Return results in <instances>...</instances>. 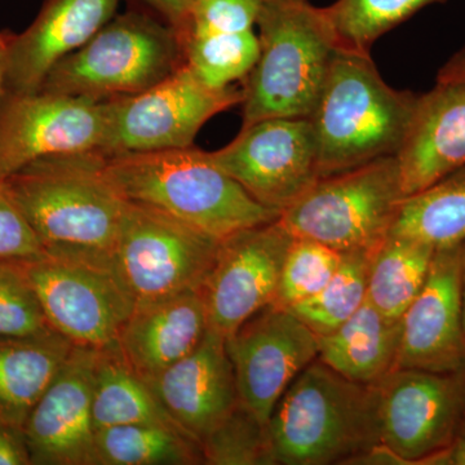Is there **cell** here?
<instances>
[{
	"label": "cell",
	"mask_w": 465,
	"mask_h": 465,
	"mask_svg": "<svg viewBox=\"0 0 465 465\" xmlns=\"http://www.w3.org/2000/svg\"><path fill=\"white\" fill-rule=\"evenodd\" d=\"M256 25L260 51L242 81V127L268 118H309L338 50L323 8L308 0H264Z\"/></svg>",
	"instance_id": "cell-5"
},
{
	"label": "cell",
	"mask_w": 465,
	"mask_h": 465,
	"mask_svg": "<svg viewBox=\"0 0 465 465\" xmlns=\"http://www.w3.org/2000/svg\"><path fill=\"white\" fill-rule=\"evenodd\" d=\"M109 100L52 92H5L0 100V180L36 159L108 149Z\"/></svg>",
	"instance_id": "cell-11"
},
{
	"label": "cell",
	"mask_w": 465,
	"mask_h": 465,
	"mask_svg": "<svg viewBox=\"0 0 465 465\" xmlns=\"http://www.w3.org/2000/svg\"><path fill=\"white\" fill-rule=\"evenodd\" d=\"M405 198L399 159L391 155L322 177L278 220L293 237L339 252H374Z\"/></svg>",
	"instance_id": "cell-7"
},
{
	"label": "cell",
	"mask_w": 465,
	"mask_h": 465,
	"mask_svg": "<svg viewBox=\"0 0 465 465\" xmlns=\"http://www.w3.org/2000/svg\"><path fill=\"white\" fill-rule=\"evenodd\" d=\"M105 173L125 200L158 208L219 241L280 219L194 145L108 154Z\"/></svg>",
	"instance_id": "cell-2"
},
{
	"label": "cell",
	"mask_w": 465,
	"mask_h": 465,
	"mask_svg": "<svg viewBox=\"0 0 465 465\" xmlns=\"http://www.w3.org/2000/svg\"><path fill=\"white\" fill-rule=\"evenodd\" d=\"M219 240L158 208L128 201L112 256L113 273L134 308L200 290Z\"/></svg>",
	"instance_id": "cell-8"
},
{
	"label": "cell",
	"mask_w": 465,
	"mask_h": 465,
	"mask_svg": "<svg viewBox=\"0 0 465 465\" xmlns=\"http://www.w3.org/2000/svg\"><path fill=\"white\" fill-rule=\"evenodd\" d=\"M341 259V252L320 242L293 237L284 258L273 305L291 309L313 298L331 280Z\"/></svg>",
	"instance_id": "cell-32"
},
{
	"label": "cell",
	"mask_w": 465,
	"mask_h": 465,
	"mask_svg": "<svg viewBox=\"0 0 465 465\" xmlns=\"http://www.w3.org/2000/svg\"><path fill=\"white\" fill-rule=\"evenodd\" d=\"M0 465H32L25 434L0 421Z\"/></svg>",
	"instance_id": "cell-36"
},
{
	"label": "cell",
	"mask_w": 465,
	"mask_h": 465,
	"mask_svg": "<svg viewBox=\"0 0 465 465\" xmlns=\"http://www.w3.org/2000/svg\"><path fill=\"white\" fill-rule=\"evenodd\" d=\"M448 0H336L323 8L339 50L371 54L379 38L420 9Z\"/></svg>",
	"instance_id": "cell-28"
},
{
	"label": "cell",
	"mask_w": 465,
	"mask_h": 465,
	"mask_svg": "<svg viewBox=\"0 0 465 465\" xmlns=\"http://www.w3.org/2000/svg\"><path fill=\"white\" fill-rule=\"evenodd\" d=\"M148 382L179 430L200 448L240 403L225 338L211 329L192 353Z\"/></svg>",
	"instance_id": "cell-18"
},
{
	"label": "cell",
	"mask_w": 465,
	"mask_h": 465,
	"mask_svg": "<svg viewBox=\"0 0 465 465\" xmlns=\"http://www.w3.org/2000/svg\"><path fill=\"white\" fill-rule=\"evenodd\" d=\"M5 43L0 45V100L5 94Z\"/></svg>",
	"instance_id": "cell-40"
},
{
	"label": "cell",
	"mask_w": 465,
	"mask_h": 465,
	"mask_svg": "<svg viewBox=\"0 0 465 465\" xmlns=\"http://www.w3.org/2000/svg\"><path fill=\"white\" fill-rule=\"evenodd\" d=\"M194 464H204L200 445L168 425H114L94 433V465Z\"/></svg>",
	"instance_id": "cell-27"
},
{
	"label": "cell",
	"mask_w": 465,
	"mask_h": 465,
	"mask_svg": "<svg viewBox=\"0 0 465 465\" xmlns=\"http://www.w3.org/2000/svg\"><path fill=\"white\" fill-rule=\"evenodd\" d=\"M401 331V320L385 317L366 300L347 322L318 338L317 358L349 381L376 385L397 369Z\"/></svg>",
	"instance_id": "cell-22"
},
{
	"label": "cell",
	"mask_w": 465,
	"mask_h": 465,
	"mask_svg": "<svg viewBox=\"0 0 465 465\" xmlns=\"http://www.w3.org/2000/svg\"><path fill=\"white\" fill-rule=\"evenodd\" d=\"M210 157L253 200L280 213L320 180L309 118H268L246 125Z\"/></svg>",
	"instance_id": "cell-12"
},
{
	"label": "cell",
	"mask_w": 465,
	"mask_h": 465,
	"mask_svg": "<svg viewBox=\"0 0 465 465\" xmlns=\"http://www.w3.org/2000/svg\"><path fill=\"white\" fill-rule=\"evenodd\" d=\"M434 252L423 242L388 235L371 256L367 300L385 317L401 320L423 289Z\"/></svg>",
	"instance_id": "cell-25"
},
{
	"label": "cell",
	"mask_w": 465,
	"mask_h": 465,
	"mask_svg": "<svg viewBox=\"0 0 465 465\" xmlns=\"http://www.w3.org/2000/svg\"><path fill=\"white\" fill-rule=\"evenodd\" d=\"M262 5L264 0H195L180 39L250 32L258 24Z\"/></svg>",
	"instance_id": "cell-34"
},
{
	"label": "cell",
	"mask_w": 465,
	"mask_h": 465,
	"mask_svg": "<svg viewBox=\"0 0 465 465\" xmlns=\"http://www.w3.org/2000/svg\"><path fill=\"white\" fill-rule=\"evenodd\" d=\"M108 153L51 155L5 177V191L45 253L112 269L128 201L105 173Z\"/></svg>",
	"instance_id": "cell-1"
},
{
	"label": "cell",
	"mask_w": 465,
	"mask_h": 465,
	"mask_svg": "<svg viewBox=\"0 0 465 465\" xmlns=\"http://www.w3.org/2000/svg\"><path fill=\"white\" fill-rule=\"evenodd\" d=\"M97 351L73 348L30 412L24 434L32 465H94L92 384Z\"/></svg>",
	"instance_id": "cell-17"
},
{
	"label": "cell",
	"mask_w": 465,
	"mask_h": 465,
	"mask_svg": "<svg viewBox=\"0 0 465 465\" xmlns=\"http://www.w3.org/2000/svg\"><path fill=\"white\" fill-rule=\"evenodd\" d=\"M461 293H463V322L465 331V241L461 242Z\"/></svg>",
	"instance_id": "cell-41"
},
{
	"label": "cell",
	"mask_w": 465,
	"mask_h": 465,
	"mask_svg": "<svg viewBox=\"0 0 465 465\" xmlns=\"http://www.w3.org/2000/svg\"><path fill=\"white\" fill-rule=\"evenodd\" d=\"M369 251L342 253L329 283L313 298L289 309L318 338L335 331L365 304L371 256Z\"/></svg>",
	"instance_id": "cell-29"
},
{
	"label": "cell",
	"mask_w": 465,
	"mask_h": 465,
	"mask_svg": "<svg viewBox=\"0 0 465 465\" xmlns=\"http://www.w3.org/2000/svg\"><path fill=\"white\" fill-rule=\"evenodd\" d=\"M182 43L185 63L216 88L243 81L255 65L260 51L259 36L253 30L192 36Z\"/></svg>",
	"instance_id": "cell-30"
},
{
	"label": "cell",
	"mask_w": 465,
	"mask_h": 465,
	"mask_svg": "<svg viewBox=\"0 0 465 465\" xmlns=\"http://www.w3.org/2000/svg\"><path fill=\"white\" fill-rule=\"evenodd\" d=\"M376 388L381 440L407 465L445 449L465 423V367L396 369Z\"/></svg>",
	"instance_id": "cell-13"
},
{
	"label": "cell",
	"mask_w": 465,
	"mask_h": 465,
	"mask_svg": "<svg viewBox=\"0 0 465 465\" xmlns=\"http://www.w3.org/2000/svg\"><path fill=\"white\" fill-rule=\"evenodd\" d=\"M74 345L48 331L0 338V421L24 430L36 405Z\"/></svg>",
	"instance_id": "cell-23"
},
{
	"label": "cell",
	"mask_w": 465,
	"mask_h": 465,
	"mask_svg": "<svg viewBox=\"0 0 465 465\" xmlns=\"http://www.w3.org/2000/svg\"><path fill=\"white\" fill-rule=\"evenodd\" d=\"M401 326L397 369L448 372L465 367L460 243L436 250L423 289Z\"/></svg>",
	"instance_id": "cell-16"
},
{
	"label": "cell",
	"mask_w": 465,
	"mask_h": 465,
	"mask_svg": "<svg viewBox=\"0 0 465 465\" xmlns=\"http://www.w3.org/2000/svg\"><path fill=\"white\" fill-rule=\"evenodd\" d=\"M292 234L280 220L232 232L219 242L201 286L208 329L228 338L273 304Z\"/></svg>",
	"instance_id": "cell-14"
},
{
	"label": "cell",
	"mask_w": 465,
	"mask_h": 465,
	"mask_svg": "<svg viewBox=\"0 0 465 465\" xmlns=\"http://www.w3.org/2000/svg\"><path fill=\"white\" fill-rule=\"evenodd\" d=\"M204 464L277 465L268 424L241 402L201 445Z\"/></svg>",
	"instance_id": "cell-31"
},
{
	"label": "cell",
	"mask_w": 465,
	"mask_h": 465,
	"mask_svg": "<svg viewBox=\"0 0 465 465\" xmlns=\"http://www.w3.org/2000/svg\"><path fill=\"white\" fill-rule=\"evenodd\" d=\"M7 36H8V33L0 32V45H2V43H5V41H7Z\"/></svg>",
	"instance_id": "cell-42"
},
{
	"label": "cell",
	"mask_w": 465,
	"mask_h": 465,
	"mask_svg": "<svg viewBox=\"0 0 465 465\" xmlns=\"http://www.w3.org/2000/svg\"><path fill=\"white\" fill-rule=\"evenodd\" d=\"M390 234L412 238L436 250L465 241V167L406 197Z\"/></svg>",
	"instance_id": "cell-26"
},
{
	"label": "cell",
	"mask_w": 465,
	"mask_h": 465,
	"mask_svg": "<svg viewBox=\"0 0 465 465\" xmlns=\"http://www.w3.org/2000/svg\"><path fill=\"white\" fill-rule=\"evenodd\" d=\"M396 157L406 197L465 167V82H436L419 94Z\"/></svg>",
	"instance_id": "cell-20"
},
{
	"label": "cell",
	"mask_w": 465,
	"mask_h": 465,
	"mask_svg": "<svg viewBox=\"0 0 465 465\" xmlns=\"http://www.w3.org/2000/svg\"><path fill=\"white\" fill-rule=\"evenodd\" d=\"M48 331L52 327L25 275L17 264L0 262V338H23Z\"/></svg>",
	"instance_id": "cell-33"
},
{
	"label": "cell",
	"mask_w": 465,
	"mask_h": 465,
	"mask_svg": "<svg viewBox=\"0 0 465 465\" xmlns=\"http://www.w3.org/2000/svg\"><path fill=\"white\" fill-rule=\"evenodd\" d=\"M275 464H345L381 443L378 388L314 360L291 382L268 423Z\"/></svg>",
	"instance_id": "cell-4"
},
{
	"label": "cell",
	"mask_w": 465,
	"mask_h": 465,
	"mask_svg": "<svg viewBox=\"0 0 465 465\" xmlns=\"http://www.w3.org/2000/svg\"><path fill=\"white\" fill-rule=\"evenodd\" d=\"M208 331L201 289L134 309L118 338L127 362L146 381L192 353Z\"/></svg>",
	"instance_id": "cell-21"
},
{
	"label": "cell",
	"mask_w": 465,
	"mask_h": 465,
	"mask_svg": "<svg viewBox=\"0 0 465 465\" xmlns=\"http://www.w3.org/2000/svg\"><path fill=\"white\" fill-rule=\"evenodd\" d=\"M238 396L260 420L269 423L291 382L317 360L318 336L289 309L271 304L225 339Z\"/></svg>",
	"instance_id": "cell-15"
},
{
	"label": "cell",
	"mask_w": 465,
	"mask_h": 465,
	"mask_svg": "<svg viewBox=\"0 0 465 465\" xmlns=\"http://www.w3.org/2000/svg\"><path fill=\"white\" fill-rule=\"evenodd\" d=\"M185 64L179 33L166 21L128 11L52 67L38 91L112 100L133 96Z\"/></svg>",
	"instance_id": "cell-6"
},
{
	"label": "cell",
	"mask_w": 465,
	"mask_h": 465,
	"mask_svg": "<svg viewBox=\"0 0 465 465\" xmlns=\"http://www.w3.org/2000/svg\"><path fill=\"white\" fill-rule=\"evenodd\" d=\"M242 101V88L213 87L185 63L149 90L109 100L106 153L189 148L210 119Z\"/></svg>",
	"instance_id": "cell-9"
},
{
	"label": "cell",
	"mask_w": 465,
	"mask_h": 465,
	"mask_svg": "<svg viewBox=\"0 0 465 465\" xmlns=\"http://www.w3.org/2000/svg\"><path fill=\"white\" fill-rule=\"evenodd\" d=\"M436 82H465V45L443 64Z\"/></svg>",
	"instance_id": "cell-39"
},
{
	"label": "cell",
	"mask_w": 465,
	"mask_h": 465,
	"mask_svg": "<svg viewBox=\"0 0 465 465\" xmlns=\"http://www.w3.org/2000/svg\"><path fill=\"white\" fill-rule=\"evenodd\" d=\"M419 94L391 87L371 54L336 50L309 121L320 179L399 154Z\"/></svg>",
	"instance_id": "cell-3"
},
{
	"label": "cell",
	"mask_w": 465,
	"mask_h": 465,
	"mask_svg": "<svg viewBox=\"0 0 465 465\" xmlns=\"http://www.w3.org/2000/svg\"><path fill=\"white\" fill-rule=\"evenodd\" d=\"M17 265L52 330L74 347L104 349L118 342L134 304L113 271L47 253Z\"/></svg>",
	"instance_id": "cell-10"
},
{
	"label": "cell",
	"mask_w": 465,
	"mask_h": 465,
	"mask_svg": "<svg viewBox=\"0 0 465 465\" xmlns=\"http://www.w3.org/2000/svg\"><path fill=\"white\" fill-rule=\"evenodd\" d=\"M92 420L96 430L134 423L164 424L179 430L149 382L127 362L118 342L97 351Z\"/></svg>",
	"instance_id": "cell-24"
},
{
	"label": "cell",
	"mask_w": 465,
	"mask_h": 465,
	"mask_svg": "<svg viewBox=\"0 0 465 465\" xmlns=\"http://www.w3.org/2000/svg\"><path fill=\"white\" fill-rule=\"evenodd\" d=\"M45 255L41 241L0 180V262L18 264Z\"/></svg>",
	"instance_id": "cell-35"
},
{
	"label": "cell",
	"mask_w": 465,
	"mask_h": 465,
	"mask_svg": "<svg viewBox=\"0 0 465 465\" xmlns=\"http://www.w3.org/2000/svg\"><path fill=\"white\" fill-rule=\"evenodd\" d=\"M420 465H465V423L449 446L424 458Z\"/></svg>",
	"instance_id": "cell-38"
},
{
	"label": "cell",
	"mask_w": 465,
	"mask_h": 465,
	"mask_svg": "<svg viewBox=\"0 0 465 465\" xmlns=\"http://www.w3.org/2000/svg\"><path fill=\"white\" fill-rule=\"evenodd\" d=\"M143 2L154 9L162 20L170 24L179 35H182L188 25L195 0H143Z\"/></svg>",
	"instance_id": "cell-37"
},
{
	"label": "cell",
	"mask_w": 465,
	"mask_h": 465,
	"mask_svg": "<svg viewBox=\"0 0 465 465\" xmlns=\"http://www.w3.org/2000/svg\"><path fill=\"white\" fill-rule=\"evenodd\" d=\"M118 0H45L38 16L5 41V92L32 94L58 61L115 16Z\"/></svg>",
	"instance_id": "cell-19"
}]
</instances>
